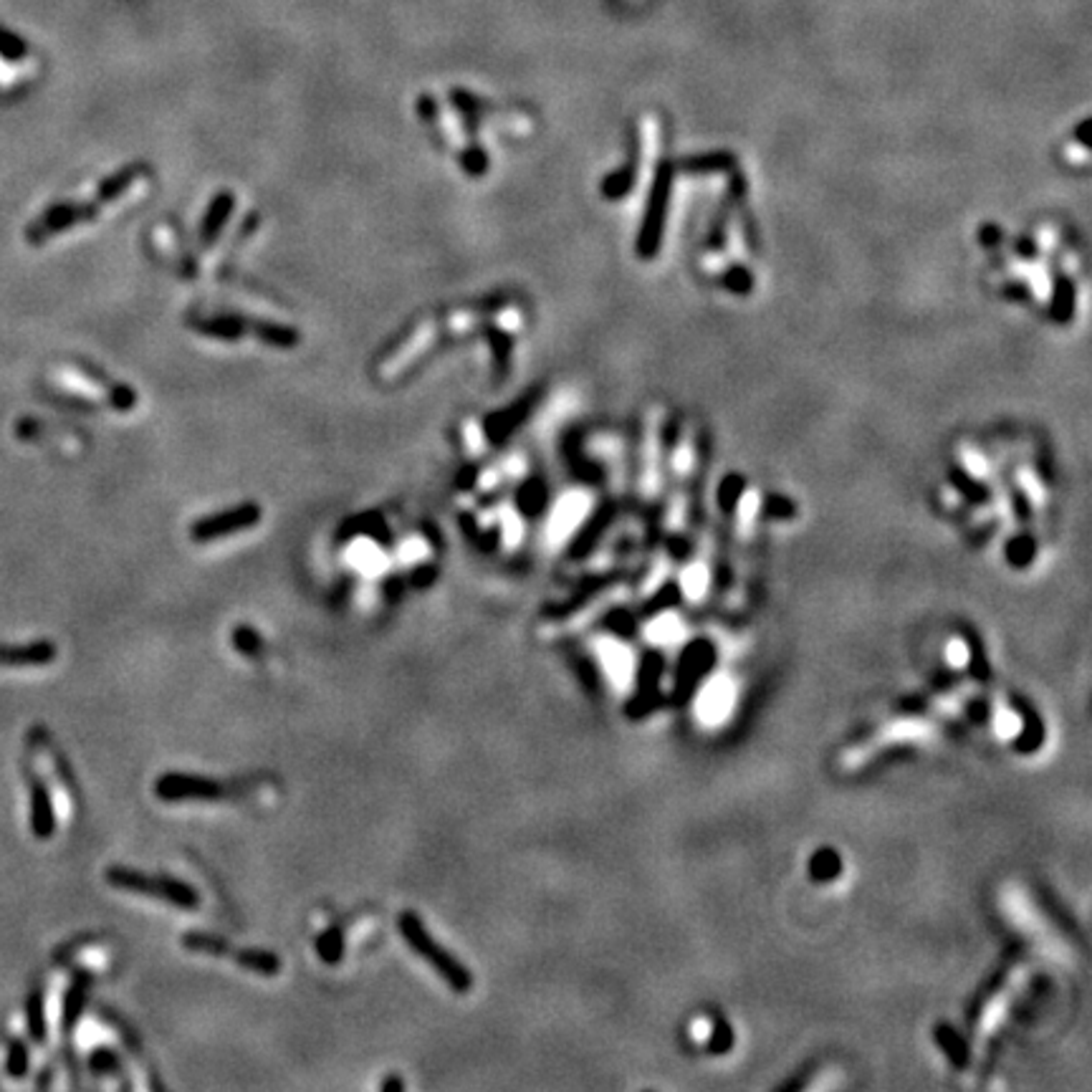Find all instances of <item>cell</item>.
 Masks as SVG:
<instances>
[{
    "mask_svg": "<svg viewBox=\"0 0 1092 1092\" xmlns=\"http://www.w3.org/2000/svg\"><path fill=\"white\" fill-rule=\"evenodd\" d=\"M398 930L404 944L415 950V956L428 961V964L432 966V971H435L445 984L455 991V994H468V991H471L473 974L468 971V966L460 964L451 950L443 949V946L430 936V930H428V925L420 921L418 913L403 910L398 918Z\"/></svg>",
    "mask_w": 1092,
    "mask_h": 1092,
    "instance_id": "1",
    "label": "cell"
},
{
    "mask_svg": "<svg viewBox=\"0 0 1092 1092\" xmlns=\"http://www.w3.org/2000/svg\"><path fill=\"white\" fill-rule=\"evenodd\" d=\"M107 883L117 890H124V893H135V896L152 897V900H165V903L182 910H195L200 905V893L193 885L169 875L152 877L140 872V870L112 865L107 870Z\"/></svg>",
    "mask_w": 1092,
    "mask_h": 1092,
    "instance_id": "2",
    "label": "cell"
},
{
    "mask_svg": "<svg viewBox=\"0 0 1092 1092\" xmlns=\"http://www.w3.org/2000/svg\"><path fill=\"white\" fill-rule=\"evenodd\" d=\"M233 794V784L210 776L168 771L155 779V796L162 802H218Z\"/></svg>",
    "mask_w": 1092,
    "mask_h": 1092,
    "instance_id": "3",
    "label": "cell"
},
{
    "mask_svg": "<svg viewBox=\"0 0 1092 1092\" xmlns=\"http://www.w3.org/2000/svg\"><path fill=\"white\" fill-rule=\"evenodd\" d=\"M258 521H261V508L256 504H243L238 508H230V511H221L213 513V516H205V519H197L193 524V529H190V536L200 541V544L202 541L225 539V536H233L238 532L253 529Z\"/></svg>",
    "mask_w": 1092,
    "mask_h": 1092,
    "instance_id": "4",
    "label": "cell"
},
{
    "mask_svg": "<svg viewBox=\"0 0 1092 1092\" xmlns=\"http://www.w3.org/2000/svg\"><path fill=\"white\" fill-rule=\"evenodd\" d=\"M734 681L728 675H715L701 688L698 701H695V714H698L703 726H721L734 711Z\"/></svg>",
    "mask_w": 1092,
    "mask_h": 1092,
    "instance_id": "5",
    "label": "cell"
},
{
    "mask_svg": "<svg viewBox=\"0 0 1092 1092\" xmlns=\"http://www.w3.org/2000/svg\"><path fill=\"white\" fill-rule=\"evenodd\" d=\"M602 665H605L607 678L612 681L617 690H627L633 686L635 678V658L633 650L617 640L602 642Z\"/></svg>",
    "mask_w": 1092,
    "mask_h": 1092,
    "instance_id": "6",
    "label": "cell"
},
{
    "mask_svg": "<svg viewBox=\"0 0 1092 1092\" xmlns=\"http://www.w3.org/2000/svg\"><path fill=\"white\" fill-rule=\"evenodd\" d=\"M31 824H34V835L46 840L54 835L56 829V804L51 796V789L46 782L36 779L31 784Z\"/></svg>",
    "mask_w": 1092,
    "mask_h": 1092,
    "instance_id": "7",
    "label": "cell"
},
{
    "mask_svg": "<svg viewBox=\"0 0 1092 1092\" xmlns=\"http://www.w3.org/2000/svg\"><path fill=\"white\" fill-rule=\"evenodd\" d=\"M230 958L236 961L241 969L256 974V976L273 978L281 974V958L273 950L266 949H233Z\"/></svg>",
    "mask_w": 1092,
    "mask_h": 1092,
    "instance_id": "8",
    "label": "cell"
},
{
    "mask_svg": "<svg viewBox=\"0 0 1092 1092\" xmlns=\"http://www.w3.org/2000/svg\"><path fill=\"white\" fill-rule=\"evenodd\" d=\"M89 984H91V981H89L87 974H81L74 984L68 986L64 999H61V1027L66 1031H74V1027L79 1025L81 1014H84V1006H87Z\"/></svg>",
    "mask_w": 1092,
    "mask_h": 1092,
    "instance_id": "9",
    "label": "cell"
},
{
    "mask_svg": "<svg viewBox=\"0 0 1092 1092\" xmlns=\"http://www.w3.org/2000/svg\"><path fill=\"white\" fill-rule=\"evenodd\" d=\"M56 661V647L51 642H34L26 647L0 650V663L8 665H46Z\"/></svg>",
    "mask_w": 1092,
    "mask_h": 1092,
    "instance_id": "10",
    "label": "cell"
},
{
    "mask_svg": "<svg viewBox=\"0 0 1092 1092\" xmlns=\"http://www.w3.org/2000/svg\"><path fill=\"white\" fill-rule=\"evenodd\" d=\"M180 944L188 950H193V953H202V956L230 958V953H233V946H230L225 938L213 936V933H202V930H190V933H185V936L180 938Z\"/></svg>",
    "mask_w": 1092,
    "mask_h": 1092,
    "instance_id": "11",
    "label": "cell"
},
{
    "mask_svg": "<svg viewBox=\"0 0 1092 1092\" xmlns=\"http://www.w3.org/2000/svg\"><path fill=\"white\" fill-rule=\"evenodd\" d=\"M314 949H317V956L322 958L326 966L342 964V958H344V930H342V925H329L326 930H322V933L317 936V944H314Z\"/></svg>",
    "mask_w": 1092,
    "mask_h": 1092,
    "instance_id": "12",
    "label": "cell"
},
{
    "mask_svg": "<svg viewBox=\"0 0 1092 1092\" xmlns=\"http://www.w3.org/2000/svg\"><path fill=\"white\" fill-rule=\"evenodd\" d=\"M645 637L655 645H675L683 640V622L675 614H661L647 625Z\"/></svg>",
    "mask_w": 1092,
    "mask_h": 1092,
    "instance_id": "13",
    "label": "cell"
},
{
    "mask_svg": "<svg viewBox=\"0 0 1092 1092\" xmlns=\"http://www.w3.org/2000/svg\"><path fill=\"white\" fill-rule=\"evenodd\" d=\"M230 642H233L236 653L243 655V658H261L263 650H266L263 635L250 625H236V630L230 635Z\"/></svg>",
    "mask_w": 1092,
    "mask_h": 1092,
    "instance_id": "14",
    "label": "cell"
},
{
    "mask_svg": "<svg viewBox=\"0 0 1092 1092\" xmlns=\"http://www.w3.org/2000/svg\"><path fill=\"white\" fill-rule=\"evenodd\" d=\"M89 1067H91V1072L94 1075H104V1078H109V1075H117L121 1067L119 1062V1054H117L112 1047H94V1050L89 1052Z\"/></svg>",
    "mask_w": 1092,
    "mask_h": 1092,
    "instance_id": "15",
    "label": "cell"
},
{
    "mask_svg": "<svg viewBox=\"0 0 1092 1092\" xmlns=\"http://www.w3.org/2000/svg\"><path fill=\"white\" fill-rule=\"evenodd\" d=\"M708 582H711V577H708L706 566L703 564L688 566L686 574H683V592H686V597H690V600H701L708 589Z\"/></svg>",
    "mask_w": 1092,
    "mask_h": 1092,
    "instance_id": "16",
    "label": "cell"
},
{
    "mask_svg": "<svg viewBox=\"0 0 1092 1092\" xmlns=\"http://www.w3.org/2000/svg\"><path fill=\"white\" fill-rule=\"evenodd\" d=\"M438 574L440 572L435 564H418L410 572L407 582H410L412 589H428V586H432V582L438 580Z\"/></svg>",
    "mask_w": 1092,
    "mask_h": 1092,
    "instance_id": "17",
    "label": "cell"
},
{
    "mask_svg": "<svg viewBox=\"0 0 1092 1092\" xmlns=\"http://www.w3.org/2000/svg\"><path fill=\"white\" fill-rule=\"evenodd\" d=\"M994 726H997V734L1001 736V739H1011V736L1019 734L1022 721H1019V715L1011 714V711H999L997 718H994Z\"/></svg>",
    "mask_w": 1092,
    "mask_h": 1092,
    "instance_id": "18",
    "label": "cell"
},
{
    "mask_svg": "<svg viewBox=\"0 0 1092 1092\" xmlns=\"http://www.w3.org/2000/svg\"><path fill=\"white\" fill-rule=\"evenodd\" d=\"M404 594V580L403 577H398V574H392V577H387V580L382 582V597L384 602H390V605H395V602L403 600Z\"/></svg>",
    "mask_w": 1092,
    "mask_h": 1092,
    "instance_id": "19",
    "label": "cell"
},
{
    "mask_svg": "<svg viewBox=\"0 0 1092 1092\" xmlns=\"http://www.w3.org/2000/svg\"><path fill=\"white\" fill-rule=\"evenodd\" d=\"M946 655H949V663H950V665L964 667L966 663H969V647H966L964 642H958V640H956V642H950V645H949V653H946Z\"/></svg>",
    "mask_w": 1092,
    "mask_h": 1092,
    "instance_id": "20",
    "label": "cell"
},
{
    "mask_svg": "<svg viewBox=\"0 0 1092 1092\" xmlns=\"http://www.w3.org/2000/svg\"><path fill=\"white\" fill-rule=\"evenodd\" d=\"M690 1034H693V1039H698V1042H706L708 1037H711V1022L708 1019H695L693 1027H690Z\"/></svg>",
    "mask_w": 1092,
    "mask_h": 1092,
    "instance_id": "21",
    "label": "cell"
},
{
    "mask_svg": "<svg viewBox=\"0 0 1092 1092\" xmlns=\"http://www.w3.org/2000/svg\"><path fill=\"white\" fill-rule=\"evenodd\" d=\"M379 1090H382V1092H403L404 1090V1079L403 1078H384L382 1082H379Z\"/></svg>",
    "mask_w": 1092,
    "mask_h": 1092,
    "instance_id": "22",
    "label": "cell"
}]
</instances>
